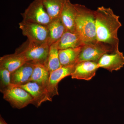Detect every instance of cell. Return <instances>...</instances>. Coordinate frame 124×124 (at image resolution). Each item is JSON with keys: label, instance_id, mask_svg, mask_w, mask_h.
Listing matches in <instances>:
<instances>
[{"label": "cell", "instance_id": "cell-4", "mask_svg": "<svg viewBox=\"0 0 124 124\" xmlns=\"http://www.w3.org/2000/svg\"><path fill=\"white\" fill-rule=\"evenodd\" d=\"M3 98L14 108L21 109L29 104H34V99L26 90L11 84L2 93Z\"/></svg>", "mask_w": 124, "mask_h": 124}, {"label": "cell", "instance_id": "cell-2", "mask_svg": "<svg viewBox=\"0 0 124 124\" xmlns=\"http://www.w3.org/2000/svg\"><path fill=\"white\" fill-rule=\"evenodd\" d=\"M76 14L75 31L84 45L97 41L96 38L95 12L84 5L74 4Z\"/></svg>", "mask_w": 124, "mask_h": 124}, {"label": "cell", "instance_id": "cell-9", "mask_svg": "<svg viewBox=\"0 0 124 124\" xmlns=\"http://www.w3.org/2000/svg\"><path fill=\"white\" fill-rule=\"evenodd\" d=\"M75 65L69 67L62 66L50 73L47 90L52 98L55 95H59V83L64 78L71 75L74 70Z\"/></svg>", "mask_w": 124, "mask_h": 124}, {"label": "cell", "instance_id": "cell-3", "mask_svg": "<svg viewBox=\"0 0 124 124\" xmlns=\"http://www.w3.org/2000/svg\"><path fill=\"white\" fill-rule=\"evenodd\" d=\"M49 49L48 43H38L27 39L16 49L15 53L22 56L26 62L44 64Z\"/></svg>", "mask_w": 124, "mask_h": 124}, {"label": "cell", "instance_id": "cell-18", "mask_svg": "<svg viewBox=\"0 0 124 124\" xmlns=\"http://www.w3.org/2000/svg\"><path fill=\"white\" fill-rule=\"evenodd\" d=\"M49 38L48 44L49 45L58 41L66 31L60 18L52 20L48 25Z\"/></svg>", "mask_w": 124, "mask_h": 124}, {"label": "cell", "instance_id": "cell-8", "mask_svg": "<svg viewBox=\"0 0 124 124\" xmlns=\"http://www.w3.org/2000/svg\"><path fill=\"white\" fill-rule=\"evenodd\" d=\"M99 68L98 62L84 61L75 65L71 77L73 79L89 81L95 76Z\"/></svg>", "mask_w": 124, "mask_h": 124}, {"label": "cell", "instance_id": "cell-14", "mask_svg": "<svg viewBox=\"0 0 124 124\" xmlns=\"http://www.w3.org/2000/svg\"><path fill=\"white\" fill-rule=\"evenodd\" d=\"M58 42L59 49L74 48L84 45L80 37L76 32L66 31Z\"/></svg>", "mask_w": 124, "mask_h": 124}, {"label": "cell", "instance_id": "cell-21", "mask_svg": "<svg viewBox=\"0 0 124 124\" xmlns=\"http://www.w3.org/2000/svg\"><path fill=\"white\" fill-rule=\"evenodd\" d=\"M11 75L6 69L0 68V91L1 93L11 84Z\"/></svg>", "mask_w": 124, "mask_h": 124}, {"label": "cell", "instance_id": "cell-15", "mask_svg": "<svg viewBox=\"0 0 124 124\" xmlns=\"http://www.w3.org/2000/svg\"><path fill=\"white\" fill-rule=\"evenodd\" d=\"M26 62L22 56L15 53L4 55L0 58V68L6 69L12 73Z\"/></svg>", "mask_w": 124, "mask_h": 124}, {"label": "cell", "instance_id": "cell-7", "mask_svg": "<svg viewBox=\"0 0 124 124\" xmlns=\"http://www.w3.org/2000/svg\"><path fill=\"white\" fill-rule=\"evenodd\" d=\"M19 26L23 35L29 41L40 43H48V26L23 21L19 23Z\"/></svg>", "mask_w": 124, "mask_h": 124}, {"label": "cell", "instance_id": "cell-6", "mask_svg": "<svg viewBox=\"0 0 124 124\" xmlns=\"http://www.w3.org/2000/svg\"><path fill=\"white\" fill-rule=\"evenodd\" d=\"M116 51L110 46L99 41L86 44L81 47L77 63L84 61L98 62L105 54Z\"/></svg>", "mask_w": 124, "mask_h": 124}, {"label": "cell", "instance_id": "cell-1", "mask_svg": "<svg viewBox=\"0 0 124 124\" xmlns=\"http://www.w3.org/2000/svg\"><path fill=\"white\" fill-rule=\"evenodd\" d=\"M95 12L97 41L110 46L116 51L119 50L117 32L122 26L119 17L111 8L98 7Z\"/></svg>", "mask_w": 124, "mask_h": 124}, {"label": "cell", "instance_id": "cell-10", "mask_svg": "<svg viewBox=\"0 0 124 124\" xmlns=\"http://www.w3.org/2000/svg\"><path fill=\"white\" fill-rule=\"evenodd\" d=\"M99 68H102L111 72L117 71L124 67V56L119 50L105 54L98 62Z\"/></svg>", "mask_w": 124, "mask_h": 124}, {"label": "cell", "instance_id": "cell-12", "mask_svg": "<svg viewBox=\"0 0 124 124\" xmlns=\"http://www.w3.org/2000/svg\"><path fill=\"white\" fill-rule=\"evenodd\" d=\"M36 63L32 62H26L11 73V84L22 85L30 82Z\"/></svg>", "mask_w": 124, "mask_h": 124}, {"label": "cell", "instance_id": "cell-16", "mask_svg": "<svg viewBox=\"0 0 124 124\" xmlns=\"http://www.w3.org/2000/svg\"><path fill=\"white\" fill-rule=\"evenodd\" d=\"M81 47L74 48L59 50V55L62 67H69L76 65L77 63Z\"/></svg>", "mask_w": 124, "mask_h": 124}, {"label": "cell", "instance_id": "cell-17", "mask_svg": "<svg viewBox=\"0 0 124 124\" xmlns=\"http://www.w3.org/2000/svg\"><path fill=\"white\" fill-rule=\"evenodd\" d=\"M50 73L44 64L36 63L30 82H36L47 90Z\"/></svg>", "mask_w": 124, "mask_h": 124}, {"label": "cell", "instance_id": "cell-22", "mask_svg": "<svg viewBox=\"0 0 124 124\" xmlns=\"http://www.w3.org/2000/svg\"><path fill=\"white\" fill-rule=\"evenodd\" d=\"M0 124H8L6 123L5 121L2 118L1 115L0 116Z\"/></svg>", "mask_w": 124, "mask_h": 124}, {"label": "cell", "instance_id": "cell-11", "mask_svg": "<svg viewBox=\"0 0 124 124\" xmlns=\"http://www.w3.org/2000/svg\"><path fill=\"white\" fill-rule=\"evenodd\" d=\"M18 86L24 89L31 95L34 99L33 105L37 108L39 107L44 102L52 101V98L47 89L36 82L31 81Z\"/></svg>", "mask_w": 124, "mask_h": 124}, {"label": "cell", "instance_id": "cell-19", "mask_svg": "<svg viewBox=\"0 0 124 124\" xmlns=\"http://www.w3.org/2000/svg\"><path fill=\"white\" fill-rule=\"evenodd\" d=\"M59 51L57 41L50 46L48 54L44 64L50 73L62 67Z\"/></svg>", "mask_w": 124, "mask_h": 124}, {"label": "cell", "instance_id": "cell-13", "mask_svg": "<svg viewBox=\"0 0 124 124\" xmlns=\"http://www.w3.org/2000/svg\"><path fill=\"white\" fill-rule=\"evenodd\" d=\"M76 11L74 4L70 0H65L60 18L66 31L75 32Z\"/></svg>", "mask_w": 124, "mask_h": 124}, {"label": "cell", "instance_id": "cell-5", "mask_svg": "<svg viewBox=\"0 0 124 124\" xmlns=\"http://www.w3.org/2000/svg\"><path fill=\"white\" fill-rule=\"evenodd\" d=\"M21 15L23 21L27 22L48 26L52 21L43 5L42 0H34Z\"/></svg>", "mask_w": 124, "mask_h": 124}, {"label": "cell", "instance_id": "cell-20", "mask_svg": "<svg viewBox=\"0 0 124 124\" xmlns=\"http://www.w3.org/2000/svg\"><path fill=\"white\" fill-rule=\"evenodd\" d=\"M65 0H42V3L51 20L60 18Z\"/></svg>", "mask_w": 124, "mask_h": 124}]
</instances>
